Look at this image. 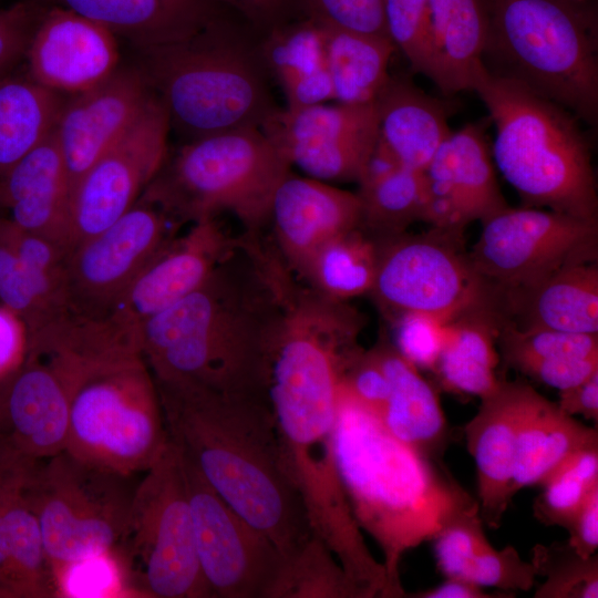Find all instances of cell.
Instances as JSON below:
<instances>
[{
  "instance_id": "cell-41",
  "label": "cell",
  "mask_w": 598,
  "mask_h": 598,
  "mask_svg": "<svg viewBox=\"0 0 598 598\" xmlns=\"http://www.w3.org/2000/svg\"><path fill=\"white\" fill-rule=\"evenodd\" d=\"M497 346L504 362L516 369L535 360L598 355V333L518 329L504 323L497 334Z\"/></svg>"
},
{
  "instance_id": "cell-11",
  "label": "cell",
  "mask_w": 598,
  "mask_h": 598,
  "mask_svg": "<svg viewBox=\"0 0 598 598\" xmlns=\"http://www.w3.org/2000/svg\"><path fill=\"white\" fill-rule=\"evenodd\" d=\"M377 244V275L369 295L389 321L406 312L445 321L476 311L505 317L503 293L474 268L462 230L431 227Z\"/></svg>"
},
{
  "instance_id": "cell-57",
  "label": "cell",
  "mask_w": 598,
  "mask_h": 598,
  "mask_svg": "<svg viewBox=\"0 0 598 598\" xmlns=\"http://www.w3.org/2000/svg\"><path fill=\"white\" fill-rule=\"evenodd\" d=\"M230 4L254 22H265L279 9L282 0H214Z\"/></svg>"
},
{
  "instance_id": "cell-19",
  "label": "cell",
  "mask_w": 598,
  "mask_h": 598,
  "mask_svg": "<svg viewBox=\"0 0 598 598\" xmlns=\"http://www.w3.org/2000/svg\"><path fill=\"white\" fill-rule=\"evenodd\" d=\"M539 394L526 382L502 379L491 394L480 399L477 412L463 427L476 466L480 516L489 528L502 525L515 497L513 470L517 439Z\"/></svg>"
},
{
  "instance_id": "cell-15",
  "label": "cell",
  "mask_w": 598,
  "mask_h": 598,
  "mask_svg": "<svg viewBox=\"0 0 598 598\" xmlns=\"http://www.w3.org/2000/svg\"><path fill=\"white\" fill-rule=\"evenodd\" d=\"M181 457L196 554L210 597L264 598L281 554L212 488L182 452Z\"/></svg>"
},
{
  "instance_id": "cell-49",
  "label": "cell",
  "mask_w": 598,
  "mask_h": 598,
  "mask_svg": "<svg viewBox=\"0 0 598 598\" xmlns=\"http://www.w3.org/2000/svg\"><path fill=\"white\" fill-rule=\"evenodd\" d=\"M340 386L359 404L381 417L390 394V384L372 348H360L354 353L343 371Z\"/></svg>"
},
{
  "instance_id": "cell-43",
  "label": "cell",
  "mask_w": 598,
  "mask_h": 598,
  "mask_svg": "<svg viewBox=\"0 0 598 598\" xmlns=\"http://www.w3.org/2000/svg\"><path fill=\"white\" fill-rule=\"evenodd\" d=\"M54 584L56 597H138L120 548L69 565Z\"/></svg>"
},
{
  "instance_id": "cell-35",
  "label": "cell",
  "mask_w": 598,
  "mask_h": 598,
  "mask_svg": "<svg viewBox=\"0 0 598 598\" xmlns=\"http://www.w3.org/2000/svg\"><path fill=\"white\" fill-rule=\"evenodd\" d=\"M320 21L333 101L344 104L374 102L390 78L389 63L395 50L391 39Z\"/></svg>"
},
{
  "instance_id": "cell-24",
  "label": "cell",
  "mask_w": 598,
  "mask_h": 598,
  "mask_svg": "<svg viewBox=\"0 0 598 598\" xmlns=\"http://www.w3.org/2000/svg\"><path fill=\"white\" fill-rule=\"evenodd\" d=\"M360 212L357 193L289 173L271 199V240L287 266L298 276L323 244L359 227Z\"/></svg>"
},
{
  "instance_id": "cell-21",
  "label": "cell",
  "mask_w": 598,
  "mask_h": 598,
  "mask_svg": "<svg viewBox=\"0 0 598 598\" xmlns=\"http://www.w3.org/2000/svg\"><path fill=\"white\" fill-rule=\"evenodd\" d=\"M28 75L38 84L73 94L112 75L116 37L105 27L60 6L42 11L27 51Z\"/></svg>"
},
{
  "instance_id": "cell-55",
  "label": "cell",
  "mask_w": 598,
  "mask_h": 598,
  "mask_svg": "<svg viewBox=\"0 0 598 598\" xmlns=\"http://www.w3.org/2000/svg\"><path fill=\"white\" fill-rule=\"evenodd\" d=\"M561 411L575 416L581 415L598 423V371L581 383L559 391L556 402Z\"/></svg>"
},
{
  "instance_id": "cell-39",
  "label": "cell",
  "mask_w": 598,
  "mask_h": 598,
  "mask_svg": "<svg viewBox=\"0 0 598 598\" xmlns=\"http://www.w3.org/2000/svg\"><path fill=\"white\" fill-rule=\"evenodd\" d=\"M264 598H367L316 535L282 556Z\"/></svg>"
},
{
  "instance_id": "cell-8",
  "label": "cell",
  "mask_w": 598,
  "mask_h": 598,
  "mask_svg": "<svg viewBox=\"0 0 598 598\" xmlns=\"http://www.w3.org/2000/svg\"><path fill=\"white\" fill-rule=\"evenodd\" d=\"M484 52L514 79L596 124L598 22L590 0H484ZM492 72V71H491Z\"/></svg>"
},
{
  "instance_id": "cell-56",
  "label": "cell",
  "mask_w": 598,
  "mask_h": 598,
  "mask_svg": "<svg viewBox=\"0 0 598 598\" xmlns=\"http://www.w3.org/2000/svg\"><path fill=\"white\" fill-rule=\"evenodd\" d=\"M413 598H512L514 592L496 591L494 594L486 591L466 579L457 577H445V579L435 587L408 595Z\"/></svg>"
},
{
  "instance_id": "cell-18",
  "label": "cell",
  "mask_w": 598,
  "mask_h": 598,
  "mask_svg": "<svg viewBox=\"0 0 598 598\" xmlns=\"http://www.w3.org/2000/svg\"><path fill=\"white\" fill-rule=\"evenodd\" d=\"M425 203L422 221L463 230L508 205L496 181L491 148L480 126L451 132L422 171Z\"/></svg>"
},
{
  "instance_id": "cell-45",
  "label": "cell",
  "mask_w": 598,
  "mask_h": 598,
  "mask_svg": "<svg viewBox=\"0 0 598 598\" xmlns=\"http://www.w3.org/2000/svg\"><path fill=\"white\" fill-rule=\"evenodd\" d=\"M388 35L410 68L425 75L430 53V0H383Z\"/></svg>"
},
{
  "instance_id": "cell-28",
  "label": "cell",
  "mask_w": 598,
  "mask_h": 598,
  "mask_svg": "<svg viewBox=\"0 0 598 598\" xmlns=\"http://www.w3.org/2000/svg\"><path fill=\"white\" fill-rule=\"evenodd\" d=\"M138 50L185 39L218 19L214 0H52Z\"/></svg>"
},
{
  "instance_id": "cell-30",
  "label": "cell",
  "mask_w": 598,
  "mask_h": 598,
  "mask_svg": "<svg viewBox=\"0 0 598 598\" xmlns=\"http://www.w3.org/2000/svg\"><path fill=\"white\" fill-rule=\"evenodd\" d=\"M379 145L400 165L422 172L452 132L440 102L390 75L375 101Z\"/></svg>"
},
{
  "instance_id": "cell-60",
  "label": "cell",
  "mask_w": 598,
  "mask_h": 598,
  "mask_svg": "<svg viewBox=\"0 0 598 598\" xmlns=\"http://www.w3.org/2000/svg\"><path fill=\"white\" fill-rule=\"evenodd\" d=\"M0 598H17V597L10 589L0 587Z\"/></svg>"
},
{
  "instance_id": "cell-13",
  "label": "cell",
  "mask_w": 598,
  "mask_h": 598,
  "mask_svg": "<svg viewBox=\"0 0 598 598\" xmlns=\"http://www.w3.org/2000/svg\"><path fill=\"white\" fill-rule=\"evenodd\" d=\"M482 226L470 258L476 271L503 295L567 266L598 259L597 218L508 206Z\"/></svg>"
},
{
  "instance_id": "cell-16",
  "label": "cell",
  "mask_w": 598,
  "mask_h": 598,
  "mask_svg": "<svg viewBox=\"0 0 598 598\" xmlns=\"http://www.w3.org/2000/svg\"><path fill=\"white\" fill-rule=\"evenodd\" d=\"M169 122L153 93L131 127L81 176L70 198V248L125 214L167 156Z\"/></svg>"
},
{
  "instance_id": "cell-10",
  "label": "cell",
  "mask_w": 598,
  "mask_h": 598,
  "mask_svg": "<svg viewBox=\"0 0 598 598\" xmlns=\"http://www.w3.org/2000/svg\"><path fill=\"white\" fill-rule=\"evenodd\" d=\"M127 478L65 451L30 462L22 487L37 516L53 580L73 563L120 548L134 493Z\"/></svg>"
},
{
  "instance_id": "cell-36",
  "label": "cell",
  "mask_w": 598,
  "mask_h": 598,
  "mask_svg": "<svg viewBox=\"0 0 598 598\" xmlns=\"http://www.w3.org/2000/svg\"><path fill=\"white\" fill-rule=\"evenodd\" d=\"M7 75L0 76V179L53 131L64 103L29 75Z\"/></svg>"
},
{
  "instance_id": "cell-22",
  "label": "cell",
  "mask_w": 598,
  "mask_h": 598,
  "mask_svg": "<svg viewBox=\"0 0 598 598\" xmlns=\"http://www.w3.org/2000/svg\"><path fill=\"white\" fill-rule=\"evenodd\" d=\"M70 396L60 374L40 358L0 383V437L18 456L39 461L65 451Z\"/></svg>"
},
{
  "instance_id": "cell-25",
  "label": "cell",
  "mask_w": 598,
  "mask_h": 598,
  "mask_svg": "<svg viewBox=\"0 0 598 598\" xmlns=\"http://www.w3.org/2000/svg\"><path fill=\"white\" fill-rule=\"evenodd\" d=\"M70 185L53 131L0 179L1 207L19 227L70 248Z\"/></svg>"
},
{
  "instance_id": "cell-53",
  "label": "cell",
  "mask_w": 598,
  "mask_h": 598,
  "mask_svg": "<svg viewBox=\"0 0 598 598\" xmlns=\"http://www.w3.org/2000/svg\"><path fill=\"white\" fill-rule=\"evenodd\" d=\"M28 340V329L23 321L0 305V383L23 363Z\"/></svg>"
},
{
  "instance_id": "cell-27",
  "label": "cell",
  "mask_w": 598,
  "mask_h": 598,
  "mask_svg": "<svg viewBox=\"0 0 598 598\" xmlns=\"http://www.w3.org/2000/svg\"><path fill=\"white\" fill-rule=\"evenodd\" d=\"M503 296L506 321L518 329L598 333L597 261L567 266Z\"/></svg>"
},
{
  "instance_id": "cell-23",
  "label": "cell",
  "mask_w": 598,
  "mask_h": 598,
  "mask_svg": "<svg viewBox=\"0 0 598 598\" xmlns=\"http://www.w3.org/2000/svg\"><path fill=\"white\" fill-rule=\"evenodd\" d=\"M243 243L215 218L192 223L173 236L145 266L118 308L140 322L173 306L197 289ZM116 310V309H115Z\"/></svg>"
},
{
  "instance_id": "cell-31",
  "label": "cell",
  "mask_w": 598,
  "mask_h": 598,
  "mask_svg": "<svg viewBox=\"0 0 598 598\" xmlns=\"http://www.w3.org/2000/svg\"><path fill=\"white\" fill-rule=\"evenodd\" d=\"M30 462L17 456L3 476L2 516L8 547V586L17 598L56 597L41 529L22 487Z\"/></svg>"
},
{
  "instance_id": "cell-17",
  "label": "cell",
  "mask_w": 598,
  "mask_h": 598,
  "mask_svg": "<svg viewBox=\"0 0 598 598\" xmlns=\"http://www.w3.org/2000/svg\"><path fill=\"white\" fill-rule=\"evenodd\" d=\"M260 130L290 165L322 182H359L379 140L374 102L276 109Z\"/></svg>"
},
{
  "instance_id": "cell-1",
  "label": "cell",
  "mask_w": 598,
  "mask_h": 598,
  "mask_svg": "<svg viewBox=\"0 0 598 598\" xmlns=\"http://www.w3.org/2000/svg\"><path fill=\"white\" fill-rule=\"evenodd\" d=\"M282 261L262 233H244L241 245L205 282L141 321L143 354L154 380L264 394Z\"/></svg>"
},
{
  "instance_id": "cell-32",
  "label": "cell",
  "mask_w": 598,
  "mask_h": 598,
  "mask_svg": "<svg viewBox=\"0 0 598 598\" xmlns=\"http://www.w3.org/2000/svg\"><path fill=\"white\" fill-rule=\"evenodd\" d=\"M266 69L277 79L296 109L333 101L327 65L323 27L319 19L275 30L260 50Z\"/></svg>"
},
{
  "instance_id": "cell-12",
  "label": "cell",
  "mask_w": 598,
  "mask_h": 598,
  "mask_svg": "<svg viewBox=\"0 0 598 598\" xmlns=\"http://www.w3.org/2000/svg\"><path fill=\"white\" fill-rule=\"evenodd\" d=\"M138 597L208 598L178 447L169 443L133 493L120 545Z\"/></svg>"
},
{
  "instance_id": "cell-20",
  "label": "cell",
  "mask_w": 598,
  "mask_h": 598,
  "mask_svg": "<svg viewBox=\"0 0 598 598\" xmlns=\"http://www.w3.org/2000/svg\"><path fill=\"white\" fill-rule=\"evenodd\" d=\"M152 95L141 71L125 68L63 103L54 133L70 193L87 168L131 127Z\"/></svg>"
},
{
  "instance_id": "cell-9",
  "label": "cell",
  "mask_w": 598,
  "mask_h": 598,
  "mask_svg": "<svg viewBox=\"0 0 598 598\" xmlns=\"http://www.w3.org/2000/svg\"><path fill=\"white\" fill-rule=\"evenodd\" d=\"M290 163L260 128L187 141L167 156L141 198L178 224L230 213L248 234L269 224L270 204Z\"/></svg>"
},
{
  "instance_id": "cell-50",
  "label": "cell",
  "mask_w": 598,
  "mask_h": 598,
  "mask_svg": "<svg viewBox=\"0 0 598 598\" xmlns=\"http://www.w3.org/2000/svg\"><path fill=\"white\" fill-rule=\"evenodd\" d=\"M43 9L37 0H22L0 9V76L25 58Z\"/></svg>"
},
{
  "instance_id": "cell-29",
  "label": "cell",
  "mask_w": 598,
  "mask_h": 598,
  "mask_svg": "<svg viewBox=\"0 0 598 598\" xmlns=\"http://www.w3.org/2000/svg\"><path fill=\"white\" fill-rule=\"evenodd\" d=\"M430 53L425 76L444 94L474 89L486 70L484 0H430Z\"/></svg>"
},
{
  "instance_id": "cell-14",
  "label": "cell",
  "mask_w": 598,
  "mask_h": 598,
  "mask_svg": "<svg viewBox=\"0 0 598 598\" xmlns=\"http://www.w3.org/2000/svg\"><path fill=\"white\" fill-rule=\"evenodd\" d=\"M178 225L159 207L140 197L107 228L75 245L66 257L70 310L101 317L117 309Z\"/></svg>"
},
{
  "instance_id": "cell-4",
  "label": "cell",
  "mask_w": 598,
  "mask_h": 598,
  "mask_svg": "<svg viewBox=\"0 0 598 598\" xmlns=\"http://www.w3.org/2000/svg\"><path fill=\"white\" fill-rule=\"evenodd\" d=\"M334 446L351 513L382 553L388 597H408L400 576L404 555L454 520L480 514L477 499L440 460L395 439L341 386Z\"/></svg>"
},
{
  "instance_id": "cell-44",
  "label": "cell",
  "mask_w": 598,
  "mask_h": 598,
  "mask_svg": "<svg viewBox=\"0 0 598 598\" xmlns=\"http://www.w3.org/2000/svg\"><path fill=\"white\" fill-rule=\"evenodd\" d=\"M533 502L535 519L545 526L567 529L589 492L598 486L569 460H566L542 485Z\"/></svg>"
},
{
  "instance_id": "cell-2",
  "label": "cell",
  "mask_w": 598,
  "mask_h": 598,
  "mask_svg": "<svg viewBox=\"0 0 598 598\" xmlns=\"http://www.w3.org/2000/svg\"><path fill=\"white\" fill-rule=\"evenodd\" d=\"M155 383L169 440L212 488L281 556L301 547L312 532L283 470L265 394Z\"/></svg>"
},
{
  "instance_id": "cell-6",
  "label": "cell",
  "mask_w": 598,
  "mask_h": 598,
  "mask_svg": "<svg viewBox=\"0 0 598 598\" xmlns=\"http://www.w3.org/2000/svg\"><path fill=\"white\" fill-rule=\"evenodd\" d=\"M473 91L495 126L492 158L523 206L596 219V177L577 117L523 83L487 68Z\"/></svg>"
},
{
  "instance_id": "cell-52",
  "label": "cell",
  "mask_w": 598,
  "mask_h": 598,
  "mask_svg": "<svg viewBox=\"0 0 598 598\" xmlns=\"http://www.w3.org/2000/svg\"><path fill=\"white\" fill-rule=\"evenodd\" d=\"M525 375L558 391L575 386L598 371V355L556 358L522 363L516 368Z\"/></svg>"
},
{
  "instance_id": "cell-51",
  "label": "cell",
  "mask_w": 598,
  "mask_h": 598,
  "mask_svg": "<svg viewBox=\"0 0 598 598\" xmlns=\"http://www.w3.org/2000/svg\"><path fill=\"white\" fill-rule=\"evenodd\" d=\"M312 17L332 25L388 37L383 0H309Z\"/></svg>"
},
{
  "instance_id": "cell-34",
  "label": "cell",
  "mask_w": 598,
  "mask_h": 598,
  "mask_svg": "<svg viewBox=\"0 0 598 598\" xmlns=\"http://www.w3.org/2000/svg\"><path fill=\"white\" fill-rule=\"evenodd\" d=\"M506 323L495 311L466 313L447 322L444 348L434 369L441 385L480 399L499 384L497 334Z\"/></svg>"
},
{
  "instance_id": "cell-58",
  "label": "cell",
  "mask_w": 598,
  "mask_h": 598,
  "mask_svg": "<svg viewBox=\"0 0 598 598\" xmlns=\"http://www.w3.org/2000/svg\"><path fill=\"white\" fill-rule=\"evenodd\" d=\"M9 464L0 472V587H4L8 589H9L8 547H7L6 530H4V523H3V516H2V487H3L4 472L7 467L9 466Z\"/></svg>"
},
{
  "instance_id": "cell-26",
  "label": "cell",
  "mask_w": 598,
  "mask_h": 598,
  "mask_svg": "<svg viewBox=\"0 0 598 598\" xmlns=\"http://www.w3.org/2000/svg\"><path fill=\"white\" fill-rule=\"evenodd\" d=\"M389 380L390 394L380 417L395 439L416 452L440 460L453 439L437 390L406 360L392 341L372 348Z\"/></svg>"
},
{
  "instance_id": "cell-37",
  "label": "cell",
  "mask_w": 598,
  "mask_h": 598,
  "mask_svg": "<svg viewBox=\"0 0 598 598\" xmlns=\"http://www.w3.org/2000/svg\"><path fill=\"white\" fill-rule=\"evenodd\" d=\"M377 267L378 244L357 227L323 244L297 277L324 297L349 301L370 293Z\"/></svg>"
},
{
  "instance_id": "cell-40",
  "label": "cell",
  "mask_w": 598,
  "mask_h": 598,
  "mask_svg": "<svg viewBox=\"0 0 598 598\" xmlns=\"http://www.w3.org/2000/svg\"><path fill=\"white\" fill-rule=\"evenodd\" d=\"M536 576L544 577L534 598H597L598 555L585 558L568 543L536 544L530 550Z\"/></svg>"
},
{
  "instance_id": "cell-7",
  "label": "cell",
  "mask_w": 598,
  "mask_h": 598,
  "mask_svg": "<svg viewBox=\"0 0 598 598\" xmlns=\"http://www.w3.org/2000/svg\"><path fill=\"white\" fill-rule=\"evenodd\" d=\"M136 66L187 141L260 128L277 109L257 53L219 19L185 39L138 50Z\"/></svg>"
},
{
  "instance_id": "cell-3",
  "label": "cell",
  "mask_w": 598,
  "mask_h": 598,
  "mask_svg": "<svg viewBox=\"0 0 598 598\" xmlns=\"http://www.w3.org/2000/svg\"><path fill=\"white\" fill-rule=\"evenodd\" d=\"M37 358L60 374L69 392L65 452L125 477L158 461L169 437L138 321L124 313L86 321Z\"/></svg>"
},
{
  "instance_id": "cell-33",
  "label": "cell",
  "mask_w": 598,
  "mask_h": 598,
  "mask_svg": "<svg viewBox=\"0 0 598 598\" xmlns=\"http://www.w3.org/2000/svg\"><path fill=\"white\" fill-rule=\"evenodd\" d=\"M598 445L597 426L566 414L556 402L539 394L524 421L516 446L513 492L542 485L576 452Z\"/></svg>"
},
{
  "instance_id": "cell-47",
  "label": "cell",
  "mask_w": 598,
  "mask_h": 598,
  "mask_svg": "<svg viewBox=\"0 0 598 598\" xmlns=\"http://www.w3.org/2000/svg\"><path fill=\"white\" fill-rule=\"evenodd\" d=\"M396 350L417 369L434 371L447 334V322L439 317L406 312L391 320Z\"/></svg>"
},
{
  "instance_id": "cell-46",
  "label": "cell",
  "mask_w": 598,
  "mask_h": 598,
  "mask_svg": "<svg viewBox=\"0 0 598 598\" xmlns=\"http://www.w3.org/2000/svg\"><path fill=\"white\" fill-rule=\"evenodd\" d=\"M536 577L530 561L524 560L514 546L496 549L491 544L464 564L457 578L516 594L534 588Z\"/></svg>"
},
{
  "instance_id": "cell-61",
  "label": "cell",
  "mask_w": 598,
  "mask_h": 598,
  "mask_svg": "<svg viewBox=\"0 0 598 598\" xmlns=\"http://www.w3.org/2000/svg\"><path fill=\"white\" fill-rule=\"evenodd\" d=\"M0 207H1V199H0Z\"/></svg>"
},
{
  "instance_id": "cell-5",
  "label": "cell",
  "mask_w": 598,
  "mask_h": 598,
  "mask_svg": "<svg viewBox=\"0 0 598 598\" xmlns=\"http://www.w3.org/2000/svg\"><path fill=\"white\" fill-rule=\"evenodd\" d=\"M338 368L310 355L271 361L264 394L279 442L283 470L310 529L339 560L367 598H388L382 561L370 551L340 480L334 446Z\"/></svg>"
},
{
  "instance_id": "cell-38",
  "label": "cell",
  "mask_w": 598,
  "mask_h": 598,
  "mask_svg": "<svg viewBox=\"0 0 598 598\" xmlns=\"http://www.w3.org/2000/svg\"><path fill=\"white\" fill-rule=\"evenodd\" d=\"M359 228L375 241L406 233L422 221L425 185L423 172L395 166L359 183Z\"/></svg>"
},
{
  "instance_id": "cell-59",
  "label": "cell",
  "mask_w": 598,
  "mask_h": 598,
  "mask_svg": "<svg viewBox=\"0 0 598 598\" xmlns=\"http://www.w3.org/2000/svg\"><path fill=\"white\" fill-rule=\"evenodd\" d=\"M18 455H16L0 437V472Z\"/></svg>"
},
{
  "instance_id": "cell-54",
  "label": "cell",
  "mask_w": 598,
  "mask_h": 598,
  "mask_svg": "<svg viewBox=\"0 0 598 598\" xmlns=\"http://www.w3.org/2000/svg\"><path fill=\"white\" fill-rule=\"evenodd\" d=\"M567 543L582 557L597 554L598 549V486L594 487L570 522Z\"/></svg>"
},
{
  "instance_id": "cell-42",
  "label": "cell",
  "mask_w": 598,
  "mask_h": 598,
  "mask_svg": "<svg viewBox=\"0 0 598 598\" xmlns=\"http://www.w3.org/2000/svg\"><path fill=\"white\" fill-rule=\"evenodd\" d=\"M0 305L23 321L28 337L65 313L50 301L35 276L1 238Z\"/></svg>"
},
{
  "instance_id": "cell-48",
  "label": "cell",
  "mask_w": 598,
  "mask_h": 598,
  "mask_svg": "<svg viewBox=\"0 0 598 598\" xmlns=\"http://www.w3.org/2000/svg\"><path fill=\"white\" fill-rule=\"evenodd\" d=\"M433 542L437 567L444 577H458L464 564L491 545L478 513L454 520Z\"/></svg>"
}]
</instances>
